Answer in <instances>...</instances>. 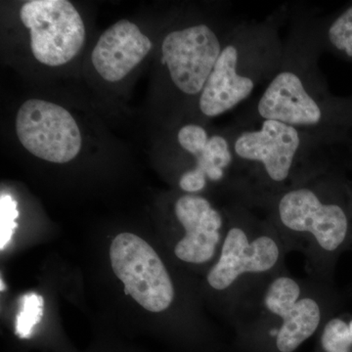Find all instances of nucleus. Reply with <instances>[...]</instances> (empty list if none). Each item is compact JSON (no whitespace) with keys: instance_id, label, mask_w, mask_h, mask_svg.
Instances as JSON below:
<instances>
[{"instance_id":"1","label":"nucleus","mask_w":352,"mask_h":352,"mask_svg":"<svg viewBox=\"0 0 352 352\" xmlns=\"http://www.w3.org/2000/svg\"><path fill=\"white\" fill-rule=\"evenodd\" d=\"M263 207L288 252H302L312 277L333 284L342 252L352 247V185L320 171L285 190Z\"/></svg>"},{"instance_id":"2","label":"nucleus","mask_w":352,"mask_h":352,"mask_svg":"<svg viewBox=\"0 0 352 352\" xmlns=\"http://www.w3.org/2000/svg\"><path fill=\"white\" fill-rule=\"evenodd\" d=\"M344 302L333 284L298 279L285 268L235 308L239 351L296 352Z\"/></svg>"},{"instance_id":"3","label":"nucleus","mask_w":352,"mask_h":352,"mask_svg":"<svg viewBox=\"0 0 352 352\" xmlns=\"http://www.w3.org/2000/svg\"><path fill=\"white\" fill-rule=\"evenodd\" d=\"M274 226L256 219L243 206L229 222L215 263L208 271V286L234 298L237 307L252 292L285 270L288 254Z\"/></svg>"},{"instance_id":"4","label":"nucleus","mask_w":352,"mask_h":352,"mask_svg":"<svg viewBox=\"0 0 352 352\" xmlns=\"http://www.w3.org/2000/svg\"><path fill=\"white\" fill-rule=\"evenodd\" d=\"M307 132L275 120L241 131L231 145L245 173L239 190L248 203L265 205L278 194L314 175L300 170ZM316 175V173H315Z\"/></svg>"},{"instance_id":"5","label":"nucleus","mask_w":352,"mask_h":352,"mask_svg":"<svg viewBox=\"0 0 352 352\" xmlns=\"http://www.w3.org/2000/svg\"><path fill=\"white\" fill-rule=\"evenodd\" d=\"M307 82L296 69L278 72L258 102L261 120L283 122L305 132L327 127L338 135L346 133L352 127V101L329 103Z\"/></svg>"},{"instance_id":"6","label":"nucleus","mask_w":352,"mask_h":352,"mask_svg":"<svg viewBox=\"0 0 352 352\" xmlns=\"http://www.w3.org/2000/svg\"><path fill=\"white\" fill-rule=\"evenodd\" d=\"M113 273L124 292L150 312H163L173 305L175 285L156 251L135 234L120 233L110 248Z\"/></svg>"},{"instance_id":"7","label":"nucleus","mask_w":352,"mask_h":352,"mask_svg":"<svg viewBox=\"0 0 352 352\" xmlns=\"http://www.w3.org/2000/svg\"><path fill=\"white\" fill-rule=\"evenodd\" d=\"M30 30L34 58L46 66L69 63L82 50L85 28L80 13L67 0H32L20 10Z\"/></svg>"},{"instance_id":"8","label":"nucleus","mask_w":352,"mask_h":352,"mask_svg":"<svg viewBox=\"0 0 352 352\" xmlns=\"http://www.w3.org/2000/svg\"><path fill=\"white\" fill-rule=\"evenodd\" d=\"M16 132L28 151L51 163H68L82 148V134L73 116L41 99H30L21 106Z\"/></svg>"},{"instance_id":"9","label":"nucleus","mask_w":352,"mask_h":352,"mask_svg":"<svg viewBox=\"0 0 352 352\" xmlns=\"http://www.w3.org/2000/svg\"><path fill=\"white\" fill-rule=\"evenodd\" d=\"M222 50L217 34L204 24L170 32L162 45L171 80L187 95L201 94Z\"/></svg>"},{"instance_id":"10","label":"nucleus","mask_w":352,"mask_h":352,"mask_svg":"<svg viewBox=\"0 0 352 352\" xmlns=\"http://www.w3.org/2000/svg\"><path fill=\"white\" fill-rule=\"evenodd\" d=\"M173 210L183 230L173 250L176 258L193 265L217 259L227 230L223 215L208 199L197 194L179 197Z\"/></svg>"},{"instance_id":"11","label":"nucleus","mask_w":352,"mask_h":352,"mask_svg":"<svg viewBox=\"0 0 352 352\" xmlns=\"http://www.w3.org/2000/svg\"><path fill=\"white\" fill-rule=\"evenodd\" d=\"M243 44L224 46L200 94L199 106L207 117L214 118L249 98L256 85V74L248 69Z\"/></svg>"},{"instance_id":"12","label":"nucleus","mask_w":352,"mask_h":352,"mask_svg":"<svg viewBox=\"0 0 352 352\" xmlns=\"http://www.w3.org/2000/svg\"><path fill=\"white\" fill-rule=\"evenodd\" d=\"M152 50V43L129 20H120L102 34L91 54L97 73L109 82L126 78Z\"/></svg>"},{"instance_id":"13","label":"nucleus","mask_w":352,"mask_h":352,"mask_svg":"<svg viewBox=\"0 0 352 352\" xmlns=\"http://www.w3.org/2000/svg\"><path fill=\"white\" fill-rule=\"evenodd\" d=\"M315 352H352V314L333 315L317 333Z\"/></svg>"},{"instance_id":"14","label":"nucleus","mask_w":352,"mask_h":352,"mask_svg":"<svg viewBox=\"0 0 352 352\" xmlns=\"http://www.w3.org/2000/svg\"><path fill=\"white\" fill-rule=\"evenodd\" d=\"M234 161L232 149L223 136L210 138L203 154L196 157L194 168L207 176L208 180L219 182L226 176V170Z\"/></svg>"},{"instance_id":"15","label":"nucleus","mask_w":352,"mask_h":352,"mask_svg":"<svg viewBox=\"0 0 352 352\" xmlns=\"http://www.w3.org/2000/svg\"><path fill=\"white\" fill-rule=\"evenodd\" d=\"M326 38L338 54L352 60V6L333 18L328 25Z\"/></svg>"},{"instance_id":"16","label":"nucleus","mask_w":352,"mask_h":352,"mask_svg":"<svg viewBox=\"0 0 352 352\" xmlns=\"http://www.w3.org/2000/svg\"><path fill=\"white\" fill-rule=\"evenodd\" d=\"M43 315V298L38 294H28L21 298V308L17 317V333L28 337L32 327Z\"/></svg>"},{"instance_id":"17","label":"nucleus","mask_w":352,"mask_h":352,"mask_svg":"<svg viewBox=\"0 0 352 352\" xmlns=\"http://www.w3.org/2000/svg\"><path fill=\"white\" fill-rule=\"evenodd\" d=\"M19 217L17 210V201L8 194H2L0 198V248L1 251L6 249L12 238L17 223L15 220Z\"/></svg>"},{"instance_id":"18","label":"nucleus","mask_w":352,"mask_h":352,"mask_svg":"<svg viewBox=\"0 0 352 352\" xmlns=\"http://www.w3.org/2000/svg\"><path fill=\"white\" fill-rule=\"evenodd\" d=\"M208 140L210 138L207 131L198 124H186L177 133L179 145L185 151L193 155L195 159L205 151Z\"/></svg>"},{"instance_id":"19","label":"nucleus","mask_w":352,"mask_h":352,"mask_svg":"<svg viewBox=\"0 0 352 352\" xmlns=\"http://www.w3.org/2000/svg\"><path fill=\"white\" fill-rule=\"evenodd\" d=\"M207 182V176L193 168L183 173L179 179V187L187 194H196L205 188Z\"/></svg>"}]
</instances>
